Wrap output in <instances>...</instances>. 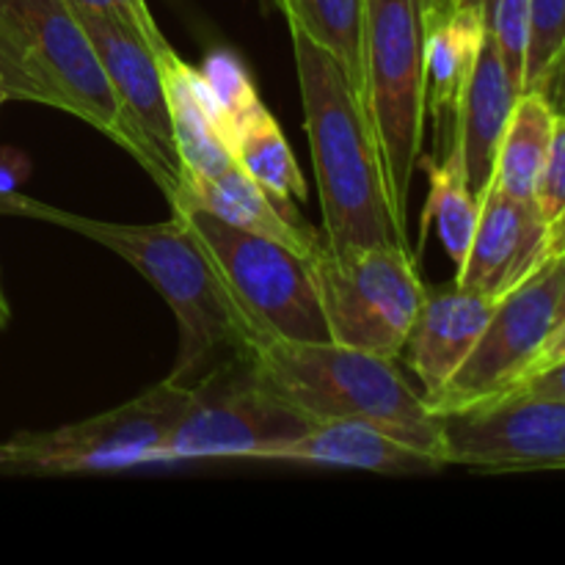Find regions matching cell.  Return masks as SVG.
<instances>
[{
    "label": "cell",
    "mask_w": 565,
    "mask_h": 565,
    "mask_svg": "<svg viewBox=\"0 0 565 565\" xmlns=\"http://www.w3.org/2000/svg\"><path fill=\"white\" fill-rule=\"evenodd\" d=\"M0 210L50 221L110 248L160 292L180 326V351L169 384L202 390L235 370L254 367L259 337L221 281L213 259L185 224L171 213L160 224H114L47 207L33 199L0 196Z\"/></svg>",
    "instance_id": "cell-1"
},
{
    "label": "cell",
    "mask_w": 565,
    "mask_h": 565,
    "mask_svg": "<svg viewBox=\"0 0 565 565\" xmlns=\"http://www.w3.org/2000/svg\"><path fill=\"white\" fill-rule=\"evenodd\" d=\"M290 36L323 207V246L329 252L412 248L408 232L392 213L379 147L345 70L303 31L290 28Z\"/></svg>",
    "instance_id": "cell-2"
},
{
    "label": "cell",
    "mask_w": 565,
    "mask_h": 565,
    "mask_svg": "<svg viewBox=\"0 0 565 565\" xmlns=\"http://www.w3.org/2000/svg\"><path fill=\"white\" fill-rule=\"evenodd\" d=\"M362 105L379 147L397 224L408 232V199L423 158L425 20L419 0L362 3Z\"/></svg>",
    "instance_id": "cell-3"
},
{
    "label": "cell",
    "mask_w": 565,
    "mask_h": 565,
    "mask_svg": "<svg viewBox=\"0 0 565 565\" xmlns=\"http://www.w3.org/2000/svg\"><path fill=\"white\" fill-rule=\"evenodd\" d=\"M254 375L315 423L375 419L403 428H439V417L408 386L395 359L340 342H259Z\"/></svg>",
    "instance_id": "cell-4"
},
{
    "label": "cell",
    "mask_w": 565,
    "mask_h": 565,
    "mask_svg": "<svg viewBox=\"0 0 565 565\" xmlns=\"http://www.w3.org/2000/svg\"><path fill=\"white\" fill-rule=\"evenodd\" d=\"M169 204L213 259L232 301L259 342L331 340L315 281V257L309 259L285 243L226 224L182 196L169 199Z\"/></svg>",
    "instance_id": "cell-5"
},
{
    "label": "cell",
    "mask_w": 565,
    "mask_h": 565,
    "mask_svg": "<svg viewBox=\"0 0 565 565\" xmlns=\"http://www.w3.org/2000/svg\"><path fill=\"white\" fill-rule=\"evenodd\" d=\"M0 20L25 47L53 108L97 127L149 171L160 191H169V180L121 110L97 50L72 6L66 0H0Z\"/></svg>",
    "instance_id": "cell-6"
},
{
    "label": "cell",
    "mask_w": 565,
    "mask_h": 565,
    "mask_svg": "<svg viewBox=\"0 0 565 565\" xmlns=\"http://www.w3.org/2000/svg\"><path fill=\"white\" fill-rule=\"evenodd\" d=\"M320 307L331 342L397 359L428 287L414 248L370 246L351 252L320 248L312 259Z\"/></svg>",
    "instance_id": "cell-7"
},
{
    "label": "cell",
    "mask_w": 565,
    "mask_h": 565,
    "mask_svg": "<svg viewBox=\"0 0 565 565\" xmlns=\"http://www.w3.org/2000/svg\"><path fill=\"white\" fill-rule=\"evenodd\" d=\"M193 403L169 439L160 461H199V458H259L307 434L315 419L265 390L254 367L235 370L193 392Z\"/></svg>",
    "instance_id": "cell-8"
},
{
    "label": "cell",
    "mask_w": 565,
    "mask_h": 565,
    "mask_svg": "<svg viewBox=\"0 0 565 565\" xmlns=\"http://www.w3.org/2000/svg\"><path fill=\"white\" fill-rule=\"evenodd\" d=\"M557 287H561V257H550L524 285L500 298L452 379L434 395L428 408L434 417L478 406L491 397L505 395L533 367L557 320Z\"/></svg>",
    "instance_id": "cell-9"
},
{
    "label": "cell",
    "mask_w": 565,
    "mask_h": 565,
    "mask_svg": "<svg viewBox=\"0 0 565 565\" xmlns=\"http://www.w3.org/2000/svg\"><path fill=\"white\" fill-rule=\"evenodd\" d=\"M441 458L480 472L565 469L563 397L505 392L439 417Z\"/></svg>",
    "instance_id": "cell-10"
},
{
    "label": "cell",
    "mask_w": 565,
    "mask_h": 565,
    "mask_svg": "<svg viewBox=\"0 0 565 565\" xmlns=\"http://www.w3.org/2000/svg\"><path fill=\"white\" fill-rule=\"evenodd\" d=\"M193 392L163 384L130 403L47 434H22L33 472H88L160 461V447L193 403Z\"/></svg>",
    "instance_id": "cell-11"
},
{
    "label": "cell",
    "mask_w": 565,
    "mask_h": 565,
    "mask_svg": "<svg viewBox=\"0 0 565 565\" xmlns=\"http://www.w3.org/2000/svg\"><path fill=\"white\" fill-rule=\"evenodd\" d=\"M77 20L83 22L94 50H97V58L108 75L110 86H114L121 110L169 180V191H166V199H169L171 193L180 191L182 166L177 158L174 130H171L169 103H166V86L158 58L136 31L110 20V17L77 14Z\"/></svg>",
    "instance_id": "cell-12"
},
{
    "label": "cell",
    "mask_w": 565,
    "mask_h": 565,
    "mask_svg": "<svg viewBox=\"0 0 565 565\" xmlns=\"http://www.w3.org/2000/svg\"><path fill=\"white\" fill-rule=\"evenodd\" d=\"M268 461L329 463L379 475H428L447 467L439 428H403L375 419H326L274 447Z\"/></svg>",
    "instance_id": "cell-13"
},
{
    "label": "cell",
    "mask_w": 565,
    "mask_h": 565,
    "mask_svg": "<svg viewBox=\"0 0 565 565\" xmlns=\"http://www.w3.org/2000/svg\"><path fill=\"white\" fill-rule=\"evenodd\" d=\"M550 224L533 202L505 196L489 185L480 196V215L467 259L456 281L467 290L500 301L550 259Z\"/></svg>",
    "instance_id": "cell-14"
},
{
    "label": "cell",
    "mask_w": 565,
    "mask_h": 565,
    "mask_svg": "<svg viewBox=\"0 0 565 565\" xmlns=\"http://www.w3.org/2000/svg\"><path fill=\"white\" fill-rule=\"evenodd\" d=\"M494 307L497 301L467 290L456 279L428 290L403 345L408 367L423 384L425 401L439 395L441 386L472 353Z\"/></svg>",
    "instance_id": "cell-15"
},
{
    "label": "cell",
    "mask_w": 565,
    "mask_h": 565,
    "mask_svg": "<svg viewBox=\"0 0 565 565\" xmlns=\"http://www.w3.org/2000/svg\"><path fill=\"white\" fill-rule=\"evenodd\" d=\"M519 94H522V88L508 75L500 53L486 36L478 64H475L472 77L467 83V92L461 97L456 141H452V147L461 154L469 188L478 199L483 196L491 177H494L497 152H500V141L505 136Z\"/></svg>",
    "instance_id": "cell-16"
},
{
    "label": "cell",
    "mask_w": 565,
    "mask_h": 565,
    "mask_svg": "<svg viewBox=\"0 0 565 565\" xmlns=\"http://www.w3.org/2000/svg\"><path fill=\"white\" fill-rule=\"evenodd\" d=\"M486 42V17L480 0H467L458 11L425 31V103L436 121L439 158L456 141L461 97Z\"/></svg>",
    "instance_id": "cell-17"
},
{
    "label": "cell",
    "mask_w": 565,
    "mask_h": 565,
    "mask_svg": "<svg viewBox=\"0 0 565 565\" xmlns=\"http://www.w3.org/2000/svg\"><path fill=\"white\" fill-rule=\"evenodd\" d=\"M154 58H158L160 75H163L177 158L182 166V182L210 180V177L221 174L235 163V158L226 147L218 114H215V105L210 99L202 75L191 64H185L171 44L160 50Z\"/></svg>",
    "instance_id": "cell-18"
},
{
    "label": "cell",
    "mask_w": 565,
    "mask_h": 565,
    "mask_svg": "<svg viewBox=\"0 0 565 565\" xmlns=\"http://www.w3.org/2000/svg\"><path fill=\"white\" fill-rule=\"evenodd\" d=\"M174 196L210 210L226 224L285 243L292 252L309 259L323 248V237H318L307 224H301L296 213H287L281 204H276L237 163H232L230 169L210 177V180H185L180 191L171 193L169 199Z\"/></svg>",
    "instance_id": "cell-19"
},
{
    "label": "cell",
    "mask_w": 565,
    "mask_h": 565,
    "mask_svg": "<svg viewBox=\"0 0 565 565\" xmlns=\"http://www.w3.org/2000/svg\"><path fill=\"white\" fill-rule=\"evenodd\" d=\"M557 114L541 92L519 94L513 105L511 121L497 152L494 177L489 185L505 196L533 202L546 152H550L552 132H555Z\"/></svg>",
    "instance_id": "cell-20"
},
{
    "label": "cell",
    "mask_w": 565,
    "mask_h": 565,
    "mask_svg": "<svg viewBox=\"0 0 565 565\" xmlns=\"http://www.w3.org/2000/svg\"><path fill=\"white\" fill-rule=\"evenodd\" d=\"M230 152L235 163L287 213H292V199L307 196L296 154L265 105L237 127Z\"/></svg>",
    "instance_id": "cell-21"
},
{
    "label": "cell",
    "mask_w": 565,
    "mask_h": 565,
    "mask_svg": "<svg viewBox=\"0 0 565 565\" xmlns=\"http://www.w3.org/2000/svg\"><path fill=\"white\" fill-rule=\"evenodd\" d=\"M265 9L281 11L287 25L307 33L329 50L345 70L359 103L364 94L362 75V3L364 0H263ZM364 108V105H362ZM367 116V114H364Z\"/></svg>",
    "instance_id": "cell-22"
},
{
    "label": "cell",
    "mask_w": 565,
    "mask_h": 565,
    "mask_svg": "<svg viewBox=\"0 0 565 565\" xmlns=\"http://www.w3.org/2000/svg\"><path fill=\"white\" fill-rule=\"evenodd\" d=\"M423 169L428 171V204L425 213L436 221L441 246L447 257L456 263V270L467 259L469 246H472L475 226L480 215V199L469 188L467 174H463L461 154L456 147L441 158H419Z\"/></svg>",
    "instance_id": "cell-23"
},
{
    "label": "cell",
    "mask_w": 565,
    "mask_h": 565,
    "mask_svg": "<svg viewBox=\"0 0 565 565\" xmlns=\"http://www.w3.org/2000/svg\"><path fill=\"white\" fill-rule=\"evenodd\" d=\"M199 75H202L204 86H207L210 99H213L215 105V114H218L221 132H224L226 147H230L237 127H241L254 110L263 108L252 75H248L243 61L237 58L232 50H213V53L204 58Z\"/></svg>",
    "instance_id": "cell-24"
},
{
    "label": "cell",
    "mask_w": 565,
    "mask_h": 565,
    "mask_svg": "<svg viewBox=\"0 0 565 565\" xmlns=\"http://www.w3.org/2000/svg\"><path fill=\"white\" fill-rule=\"evenodd\" d=\"M530 28L524 50V92H544L565 50V0H527Z\"/></svg>",
    "instance_id": "cell-25"
},
{
    "label": "cell",
    "mask_w": 565,
    "mask_h": 565,
    "mask_svg": "<svg viewBox=\"0 0 565 565\" xmlns=\"http://www.w3.org/2000/svg\"><path fill=\"white\" fill-rule=\"evenodd\" d=\"M486 17V36L500 53L508 75L522 88L524 50H527L530 3L527 0H480Z\"/></svg>",
    "instance_id": "cell-26"
},
{
    "label": "cell",
    "mask_w": 565,
    "mask_h": 565,
    "mask_svg": "<svg viewBox=\"0 0 565 565\" xmlns=\"http://www.w3.org/2000/svg\"><path fill=\"white\" fill-rule=\"evenodd\" d=\"M72 6V11L77 14H97V17H110V20L121 22L130 31H136L143 42L149 44L154 55L160 50L169 47L166 36L160 33L158 22H154L152 11H149L147 0H66Z\"/></svg>",
    "instance_id": "cell-27"
},
{
    "label": "cell",
    "mask_w": 565,
    "mask_h": 565,
    "mask_svg": "<svg viewBox=\"0 0 565 565\" xmlns=\"http://www.w3.org/2000/svg\"><path fill=\"white\" fill-rule=\"evenodd\" d=\"M533 204L546 224H552L565 210V116H557L555 121V132H552L550 152H546L544 169H541L539 185H535Z\"/></svg>",
    "instance_id": "cell-28"
},
{
    "label": "cell",
    "mask_w": 565,
    "mask_h": 565,
    "mask_svg": "<svg viewBox=\"0 0 565 565\" xmlns=\"http://www.w3.org/2000/svg\"><path fill=\"white\" fill-rule=\"evenodd\" d=\"M508 392H530V395L563 397L565 401V356L557 359V362L546 364V367L535 370V373L524 375V379Z\"/></svg>",
    "instance_id": "cell-29"
},
{
    "label": "cell",
    "mask_w": 565,
    "mask_h": 565,
    "mask_svg": "<svg viewBox=\"0 0 565 565\" xmlns=\"http://www.w3.org/2000/svg\"><path fill=\"white\" fill-rule=\"evenodd\" d=\"M28 174V163L17 152H0V196H9L17 191L22 177Z\"/></svg>",
    "instance_id": "cell-30"
},
{
    "label": "cell",
    "mask_w": 565,
    "mask_h": 565,
    "mask_svg": "<svg viewBox=\"0 0 565 565\" xmlns=\"http://www.w3.org/2000/svg\"><path fill=\"white\" fill-rule=\"evenodd\" d=\"M563 356H565V320H563L561 326H555V329H552V334L546 337L544 348H541V353H539V356H535L533 367H530L524 375L535 373V370L546 367V364L557 362V359H563ZM511 390H513V386H511Z\"/></svg>",
    "instance_id": "cell-31"
},
{
    "label": "cell",
    "mask_w": 565,
    "mask_h": 565,
    "mask_svg": "<svg viewBox=\"0 0 565 565\" xmlns=\"http://www.w3.org/2000/svg\"><path fill=\"white\" fill-rule=\"evenodd\" d=\"M546 97V103L552 105V110H555L557 116H565V50L561 55V61L555 64V70H552L550 81H546L544 92H541Z\"/></svg>",
    "instance_id": "cell-32"
},
{
    "label": "cell",
    "mask_w": 565,
    "mask_h": 565,
    "mask_svg": "<svg viewBox=\"0 0 565 565\" xmlns=\"http://www.w3.org/2000/svg\"><path fill=\"white\" fill-rule=\"evenodd\" d=\"M467 0H419L423 6V20H425V31L436 22H441L445 17H450L452 11H458Z\"/></svg>",
    "instance_id": "cell-33"
},
{
    "label": "cell",
    "mask_w": 565,
    "mask_h": 565,
    "mask_svg": "<svg viewBox=\"0 0 565 565\" xmlns=\"http://www.w3.org/2000/svg\"><path fill=\"white\" fill-rule=\"evenodd\" d=\"M563 252H565V210L550 224V254L552 257H557V254Z\"/></svg>",
    "instance_id": "cell-34"
},
{
    "label": "cell",
    "mask_w": 565,
    "mask_h": 565,
    "mask_svg": "<svg viewBox=\"0 0 565 565\" xmlns=\"http://www.w3.org/2000/svg\"><path fill=\"white\" fill-rule=\"evenodd\" d=\"M561 257V287H557V320L555 326H561L565 320V252L557 254Z\"/></svg>",
    "instance_id": "cell-35"
},
{
    "label": "cell",
    "mask_w": 565,
    "mask_h": 565,
    "mask_svg": "<svg viewBox=\"0 0 565 565\" xmlns=\"http://www.w3.org/2000/svg\"><path fill=\"white\" fill-rule=\"evenodd\" d=\"M6 99H11V94H9V83H6L3 72H0V105H3Z\"/></svg>",
    "instance_id": "cell-36"
},
{
    "label": "cell",
    "mask_w": 565,
    "mask_h": 565,
    "mask_svg": "<svg viewBox=\"0 0 565 565\" xmlns=\"http://www.w3.org/2000/svg\"><path fill=\"white\" fill-rule=\"evenodd\" d=\"M6 323H9V307H6L3 296H0V329H3Z\"/></svg>",
    "instance_id": "cell-37"
}]
</instances>
